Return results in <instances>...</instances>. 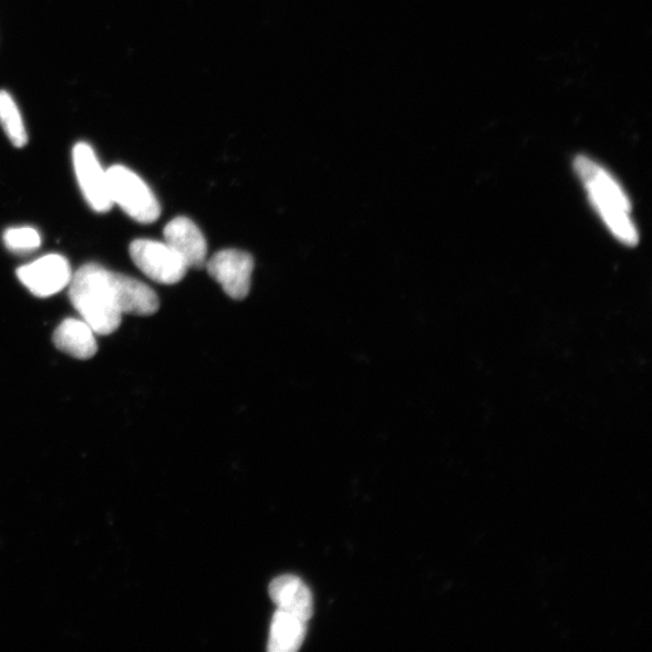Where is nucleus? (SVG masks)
<instances>
[{
	"instance_id": "obj_11",
	"label": "nucleus",
	"mask_w": 652,
	"mask_h": 652,
	"mask_svg": "<svg viewBox=\"0 0 652 652\" xmlns=\"http://www.w3.org/2000/svg\"><path fill=\"white\" fill-rule=\"evenodd\" d=\"M96 332L84 321L69 318L53 334V343L66 354L76 359H90L97 353Z\"/></svg>"
},
{
	"instance_id": "obj_8",
	"label": "nucleus",
	"mask_w": 652,
	"mask_h": 652,
	"mask_svg": "<svg viewBox=\"0 0 652 652\" xmlns=\"http://www.w3.org/2000/svg\"><path fill=\"white\" fill-rule=\"evenodd\" d=\"M165 242L175 249L189 269H204L207 242L201 230L189 218L178 217L166 225Z\"/></svg>"
},
{
	"instance_id": "obj_12",
	"label": "nucleus",
	"mask_w": 652,
	"mask_h": 652,
	"mask_svg": "<svg viewBox=\"0 0 652 652\" xmlns=\"http://www.w3.org/2000/svg\"><path fill=\"white\" fill-rule=\"evenodd\" d=\"M306 621L278 609L273 615L270 631L271 652H296L306 637Z\"/></svg>"
},
{
	"instance_id": "obj_4",
	"label": "nucleus",
	"mask_w": 652,
	"mask_h": 652,
	"mask_svg": "<svg viewBox=\"0 0 652 652\" xmlns=\"http://www.w3.org/2000/svg\"><path fill=\"white\" fill-rule=\"evenodd\" d=\"M130 255L137 268L157 283L176 284L189 270L178 252L166 242L137 239L132 242Z\"/></svg>"
},
{
	"instance_id": "obj_7",
	"label": "nucleus",
	"mask_w": 652,
	"mask_h": 652,
	"mask_svg": "<svg viewBox=\"0 0 652 652\" xmlns=\"http://www.w3.org/2000/svg\"><path fill=\"white\" fill-rule=\"evenodd\" d=\"M18 277L33 296L49 298L70 286L73 275L71 265L64 257L50 255L22 266L18 270Z\"/></svg>"
},
{
	"instance_id": "obj_6",
	"label": "nucleus",
	"mask_w": 652,
	"mask_h": 652,
	"mask_svg": "<svg viewBox=\"0 0 652 652\" xmlns=\"http://www.w3.org/2000/svg\"><path fill=\"white\" fill-rule=\"evenodd\" d=\"M73 163L80 189L93 210L110 211L113 201L110 193L108 175L87 143H77L73 149Z\"/></svg>"
},
{
	"instance_id": "obj_2",
	"label": "nucleus",
	"mask_w": 652,
	"mask_h": 652,
	"mask_svg": "<svg viewBox=\"0 0 652 652\" xmlns=\"http://www.w3.org/2000/svg\"><path fill=\"white\" fill-rule=\"evenodd\" d=\"M576 170L611 232L624 245L634 246L638 232L631 219V204L619 183L587 156L576 159Z\"/></svg>"
},
{
	"instance_id": "obj_14",
	"label": "nucleus",
	"mask_w": 652,
	"mask_h": 652,
	"mask_svg": "<svg viewBox=\"0 0 652 652\" xmlns=\"http://www.w3.org/2000/svg\"><path fill=\"white\" fill-rule=\"evenodd\" d=\"M4 244L17 255H29L42 246V237L33 228H12L4 234Z\"/></svg>"
},
{
	"instance_id": "obj_13",
	"label": "nucleus",
	"mask_w": 652,
	"mask_h": 652,
	"mask_svg": "<svg viewBox=\"0 0 652 652\" xmlns=\"http://www.w3.org/2000/svg\"><path fill=\"white\" fill-rule=\"evenodd\" d=\"M0 126L17 148H23L29 143L19 106L8 91H0Z\"/></svg>"
},
{
	"instance_id": "obj_10",
	"label": "nucleus",
	"mask_w": 652,
	"mask_h": 652,
	"mask_svg": "<svg viewBox=\"0 0 652 652\" xmlns=\"http://www.w3.org/2000/svg\"><path fill=\"white\" fill-rule=\"evenodd\" d=\"M113 284L123 314L152 315L157 312L159 301L156 292L138 279L113 272Z\"/></svg>"
},
{
	"instance_id": "obj_3",
	"label": "nucleus",
	"mask_w": 652,
	"mask_h": 652,
	"mask_svg": "<svg viewBox=\"0 0 652 652\" xmlns=\"http://www.w3.org/2000/svg\"><path fill=\"white\" fill-rule=\"evenodd\" d=\"M113 204L123 208L128 217L142 224H152L162 215V207L148 185L135 172L116 165L106 170Z\"/></svg>"
},
{
	"instance_id": "obj_5",
	"label": "nucleus",
	"mask_w": 652,
	"mask_h": 652,
	"mask_svg": "<svg viewBox=\"0 0 652 652\" xmlns=\"http://www.w3.org/2000/svg\"><path fill=\"white\" fill-rule=\"evenodd\" d=\"M206 268L226 296L234 300H244L248 297L255 270V260L248 252L237 249L221 250L207 261Z\"/></svg>"
},
{
	"instance_id": "obj_9",
	"label": "nucleus",
	"mask_w": 652,
	"mask_h": 652,
	"mask_svg": "<svg viewBox=\"0 0 652 652\" xmlns=\"http://www.w3.org/2000/svg\"><path fill=\"white\" fill-rule=\"evenodd\" d=\"M271 600L292 615L308 622L313 615V597L303 581L296 576L276 578L269 588Z\"/></svg>"
},
{
	"instance_id": "obj_1",
	"label": "nucleus",
	"mask_w": 652,
	"mask_h": 652,
	"mask_svg": "<svg viewBox=\"0 0 652 652\" xmlns=\"http://www.w3.org/2000/svg\"><path fill=\"white\" fill-rule=\"evenodd\" d=\"M70 298L75 310L96 334L110 335L122 324L113 284V271L97 263L77 270L70 283Z\"/></svg>"
}]
</instances>
